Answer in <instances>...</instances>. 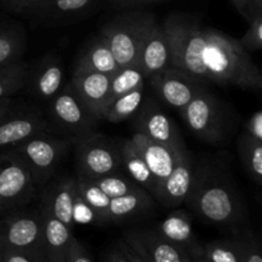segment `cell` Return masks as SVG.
Instances as JSON below:
<instances>
[{
	"instance_id": "obj_1",
	"label": "cell",
	"mask_w": 262,
	"mask_h": 262,
	"mask_svg": "<svg viewBox=\"0 0 262 262\" xmlns=\"http://www.w3.org/2000/svg\"><path fill=\"white\" fill-rule=\"evenodd\" d=\"M163 27L170 42L171 67L206 83L262 89L260 69L239 40L179 13L168 15Z\"/></svg>"
},
{
	"instance_id": "obj_2",
	"label": "cell",
	"mask_w": 262,
	"mask_h": 262,
	"mask_svg": "<svg viewBox=\"0 0 262 262\" xmlns=\"http://www.w3.org/2000/svg\"><path fill=\"white\" fill-rule=\"evenodd\" d=\"M205 222L233 225L242 216V205L232 183L211 171L196 170L187 201Z\"/></svg>"
},
{
	"instance_id": "obj_3",
	"label": "cell",
	"mask_w": 262,
	"mask_h": 262,
	"mask_svg": "<svg viewBox=\"0 0 262 262\" xmlns=\"http://www.w3.org/2000/svg\"><path fill=\"white\" fill-rule=\"evenodd\" d=\"M155 15L138 9H125L115 15L100 31V36L112 50L118 66H135L141 45Z\"/></svg>"
},
{
	"instance_id": "obj_4",
	"label": "cell",
	"mask_w": 262,
	"mask_h": 262,
	"mask_svg": "<svg viewBox=\"0 0 262 262\" xmlns=\"http://www.w3.org/2000/svg\"><path fill=\"white\" fill-rule=\"evenodd\" d=\"M68 142L41 133L12 148L22 158L35 183H45L66 154Z\"/></svg>"
},
{
	"instance_id": "obj_5",
	"label": "cell",
	"mask_w": 262,
	"mask_h": 262,
	"mask_svg": "<svg viewBox=\"0 0 262 262\" xmlns=\"http://www.w3.org/2000/svg\"><path fill=\"white\" fill-rule=\"evenodd\" d=\"M76 159L81 178H100L118 173L122 168L119 147L94 133L78 138Z\"/></svg>"
},
{
	"instance_id": "obj_6",
	"label": "cell",
	"mask_w": 262,
	"mask_h": 262,
	"mask_svg": "<svg viewBox=\"0 0 262 262\" xmlns=\"http://www.w3.org/2000/svg\"><path fill=\"white\" fill-rule=\"evenodd\" d=\"M0 245L46 262L40 211L20 212L0 223Z\"/></svg>"
},
{
	"instance_id": "obj_7",
	"label": "cell",
	"mask_w": 262,
	"mask_h": 262,
	"mask_svg": "<svg viewBox=\"0 0 262 262\" xmlns=\"http://www.w3.org/2000/svg\"><path fill=\"white\" fill-rule=\"evenodd\" d=\"M179 113L188 129L200 140L216 143L223 138L224 114L219 100L209 90L197 94Z\"/></svg>"
},
{
	"instance_id": "obj_8",
	"label": "cell",
	"mask_w": 262,
	"mask_h": 262,
	"mask_svg": "<svg viewBox=\"0 0 262 262\" xmlns=\"http://www.w3.org/2000/svg\"><path fill=\"white\" fill-rule=\"evenodd\" d=\"M33 182L30 170L13 150L0 152V211L22 205L32 196Z\"/></svg>"
},
{
	"instance_id": "obj_9",
	"label": "cell",
	"mask_w": 262,
	"mask_h": 262,
	"mask_svg": "<svg viewBox=\"0 0 262 262\" xmlns=\"http://www.w3.org/2000/svg\"><path fill=\"white\" fill-rule=\"evenodd\" d=\"M50 114L59 127L78 138L92 133L100 122L81 101L71 83L61 87L50 100Z\"/></svg>"
},
{
	"instance_id": "obj_10",
	"label": "cell",
	"mask_w": 262,
	"mask_h": 262,
	"mask_svg": "<svg viewBox=\"0 0 262 262\" xmlns=\"http://www.w3.org/2000/svg\"><path fill=\"white\" fill-rule=\"evenodd\" d=\"M136 132L146 136L151 141L166 146L174 152L186 148L184 141L176 123L166 115L156 100L147 97L135 115Z\"/></svg>"
},
{
	"instance_id": "obj_11",
	"label": "cell",
	"mask_w": 262,
	"mask_h": 262,
	"mask_svg": "<svg viewBox=\"0 0 262 262\" xmlns=\"http://www.w3.org/2000/svg\"><path fill=\"white\" fill-rule=\"evenodd\" d=\"M156 96L169 107L181 112L197 94L207 90V83L170 67L148 78Z\"/></svg>"
},
{
	"instance_id": "obj_12",
	"label": "cell",
	"mask_w": 262,
	"mask_h": 262,
	"mask_svg": "<svg viewBox=\"0 0 262 262\" xmlns=\"http://www.w3.org/2000/svg\"><path fill=\"white\" fill-rule=\"evenodd\" d=\"M123 242L147 262H186L188 253L161 237L155 229H135L124 233Z\"/></svg>"
},
{
	"instance_id": "obj_13",
	"label": "cell",
	"mask_w": 262,
	"mask_h": 262,
	"mask_svg": "<svg viewBox=\"0 0 262 262\" xmlns=\"http://www.w3.org/2000/svg\"><path fill=\"white\" fill-rule=\"evenodd\" d=\"M193 160L187 148L178 151L173 170L164 182L156 201L166 207H178L187 201L194 182Z\"/></svg>"
},
{
	"instance_id": "obj_14",
	"label": "cell",
	"mask_w": 262,
	"mask_h": 262,
	"mask_svg": "<svg viewBox=\"0 0 262 262\" xmlns=\"http://www.w3.org/2000/svg\"><path fill=\"white\" fill-rule=\"evenodd\" d=\"M137 66L146 79L171 67L170 42L163 25H159L156 19L151 23L143 37Z\"/></svg>"
},
{
	"instance_id": "obj_15",
	"label": "cell",
	"mask_w": 262,
	"mask_h": 262,
	"mask_svg": "<svg viewBox=\"0 0 262 262\" xmlns=\"http://www.w3.org/2000/svg\"><path fill=\"white\" fill-rule=\"evenodd\" d=\"M112 76L99 72L77 71L74 69L71 84L81 101L99 120L110 100Z\"/></svg>"
},
{
	"instance_id": "obj_16",
	"label": "cell",
	"mask_w": 262,
	"mask_h": 262,
	"mask_svg": "<svg viewBox=\"0 0 262 262\" xmlns=\"http://www.w3.org/2000/svg\"><path fill=\"white\" fill-rule=\"evenodd\" d=\"M155 230L166 241L186 251L191 258L202 256V246L197 242L192 220L186 211L177 210L170 212L163 222L156 225Z\"/></svg>"
},
{
	"instance_id": "obj_17",
	"label": "cell",
	"mask_w": 262,
	"mask_h": 262,
	"mask_svg": "<svg viewBox=\"0 0 262 262\" xmlns=\"http://www.w3.org/2000/svg\"><path fill=\"white\" fill-rule=\"evenodd\" d=\"M49 132V124L37 114H22L0 120V152L12 150L36 135Z\"/></svg>"
},
{
	"instance_id": "obj_18",
	"label": "cell",
	"mask_w": 262,
	"mask_h": 262,
	"mask_svg": "<svg viewBox=\"0 0 262 262\" xmlns=\"http://www.w3.org/2000/svg\"><path fill=\"white\" fill-rule=\"evenodd\" d=\"M132 141L136 143L141 155H142L143 160L147 164L154 179L158 183L159 193H160V189L163 187L164 182L166 181V178L170 176L171 170H173L177 152H174L173 150H170L166 146L160 145V143L155 142V141H151L150 138H147L146 136L141 135L138 132L133 135ZM158 197H156V200H158Z\"/></svg>"
},
{
	"instance_id": "obj_19",
	"label": "cell",
	"mask_w": 262,
	"mask_h": 262,
	"mask_svg": "<svg viewBox=\"0 0 262 262\" xmlns=\"http://www.w3.org/2000/svg\"><path fill=\"white\" fill-rule=\"evenodd\" d=\"M40 214L46 262H64L74 238L73 230L53 216L45 207L40 210Z\"/></svg>"
},
{
	"instance_id": "obj_20",
	"label": "cell",
	"mask_w": 262,
	"mask_h": 262,
	"mask_svg": "<svg viewBox=\"0 0 262 262\" xmlns=\"http://www.w3.org/2000/svg\"><path fill=\"white\" fill-rule=\"evenodd\" d=\"M78 202V189L76 179H63L48 194L42 204L53 216L60 220L64 225L73 230L76 220V209Z\"/></svg>"
},
{
	"instance_id": "obj_21",
	"label": "cell",
	"mask_w": 262,
	"mask_h": 262,
	"mask_svg": "<svg viewBox=\"0 0 262 262\" xmlns=\"http://www.w3.org/2000/svg\"><path fill=\"white\" fill-rule=\"evenodd\" d=\"M119 151L122 166L129 174V178L141 188L145 189L152 199L156 200L159 193L158 183L154 179L147 164L143 160L140 150L132 141V138L123 141L122 145L119 146Z\"/></svg>"
},
{
	"instance_id": "obj_22",
	"label": "cell",
	"mask_w": 262,
	"mask_h": 262,
	"mask_svg": "<svg viewBox=\"0 0 262 262\" xmlns=\"http://www.w3.org/2000/svg\"><path fill=\"white\" fill-rule=\"evenodd\" d=\"M74 69L99 72L112 76L119 69V66L107 43L99 35L82 48L76 59Z\"/></svg>"
},
{
	"instance_id": "obj_23",
	"label": "cell",
	"mask_w": 262,
	"mask_h": 262,
	"mask_svg": "<svg viewBox=\"0 0 262 262\" xmlns=\"http://www.w3.org/2000/svg\"><path fill=\"white\" fill-rule=\"evenodd\" d=\"M151 207H152V197L145 189L114 197L110 199L106 212V223L125 222L138 216L142 212L148 211Z\"/></svg>"
},
{
	"instance_id": "obj_24",
	"label": "cell",
	"mask_w": 262,
	"mask_h": 262,
	"mask_svg": "<svg viewBox=\"0 0 262 262\" xmlns=\"http://www.w3.org/2000/svg\"><path fill=\"white\" fill-rule=\"evenodd\" d=\"M63 67L58 58H46L41 61L33 77L36 95L50 101L63 87Z\"/></svg>"
},
{
	"instance_id": "obj_25",
	"label": "cell",
	"mask_w": 262,
	"mask_h": 262,
	"mask_svg": "<svg viewBox=\"0 0 262 262\" xmlns=\"http://www.w3.org/2000/svg\"><path fill=\"white\" fill-rule=\"evenodd\" d=\"M145 100V87L133 90L124 95L110 100L102 114V120L110 123H120L135 117Z\"/></svg>"
},
{
	"instance_id": "obj_26",
	"label": "cell",
	"mask_w": 262,
	"mask_h": 262,
	"mask_svg": "<svg viewBox=\"0 0 262 262\" xmlns=\"http://www.w3.org/2000/svg\"><path fill=\"white\" fill-rule=\"evenodd\" d=\"M94 3L95 0H45L32 13L43 19H68L89 10Z\"/></svg>"
},
{
	"instance_id": "obj_27",
	"label": "cell",
	"mask_w": 262,
	"mask_h": 262,
	"mask_svg": "<svg viewBox=\"0 0 262 262\" xmlns=\"http://www.w3.org/2000/svg\"><path fill=\"white\" fill-rule=\"evenodd\" d=\"M76 181L77 189H78V201L83 202L84 206L92 212V215L97 220L106 223V212L110 202L109 197L91 179L79 177Z\"/></svg>"
},
{
	"instance_id": "obj_28",
	"label": "cell",
	"mask_w": 262,
	"mask_h": 262,
	"mask_svg": "<svg viewBox=\"0 0 262 262\" xmlns=\"http://www.w3.org/2000/svg\"><path fill=\"white\" fill-rule=\"evenodd\" d=\"M238 152L246 171L257 184L262 181V141L243 133L238 141Z\"/></svg>"
},
{
	"instance_id": "obj_29",
	"label": "cell",
	"mask_w": 262,
	"mask_h": 262,
	"mask_svg": "<svg viewBox=\"0 0 262 262\" xmlns=\"http://www.w3.org/2000/svg\"><path fill=\"white\" fill-rule=\"evenodd\" d=\"M246 242L215 241L202 246V258L207 262H245Z\"/></svg>"
},
{
	"instance_id": "obj_30",
	"label": "cell",
	"mask_w": 262,
	"mask_h": 262,
	"mask_svg": "<svg viewBox=\"0 0 262 262\" xmlns=\"http://www.w3.org/2000/svg\"><path fill=\"white\" fill-rule=\"evenodd\" d=\"M145 76L137 64L128 67H120L114 74H112L110 82V100L124 95L133 90L145 87ZM109 100V101H110ZM109 104V102H107Z\"/></svg>"
},
{
	"instance_id": "obj_31",
	"label": "cell",
	"mask_w": 262,
	"mask_h": 262,
	"mask_svg": "<svg viewBox=\"0 0 262 262\" xmlns=\"http://www.w3.org/2000/svg\"><path fill=\"white\" fill-rule=\"evenodd\" d=\"M25 51V38L15 28H0V67L19 61Z\"/></svg>"
},
{
	"instance_id": "obj_32",
	"label": "cell",
	"mask_w": 262,
	"mask_h": 262,
	"mask_svg": "<svg viewBox=\"0 0 262 262\" xmlns=\"http://www.w3.org/2000/svg\"><path fill=\"white\" fill-rule=\"evenodd\" d=\"M27 79V67L22 61L0 67V100L19 91Z\"/></svg>"
},
{
	"instance_id": "obj_33",
	"label": "cell",
	"mask_w": 262,
	"mask_h": 262,
	"mask_svg": "<svg viewBox=\"0 0 262 262\" xmlns=\"http://www.w3.org/2000/svg\"><path fill=\"white\" fill-rule=\"evenodd\" d=\"M92 182L106 194L109 199H114V197L123 196V194L132 193V192L140 191L141 188L138 184L130 178H127L120 174H110V176L100 177V178H92Z\"/></svg>"
},
{
	"instance_id": "obj_34",
	"label": "cell",
	"mask_w": 262,
	"mask_h": 262,
	"mask_svg": "<svg viewBox=\"0 0 262 262\" xmlns=\"http://www.w3.org/2000/svg\"><path fill=\"white\" fill-rule=\"evenodd\" d=\"M241 45L248 51L255 53L262 49V13L250 20V27L239 40Z\"/></svg>"
},
{
	"instance_id": "obj_35",
	"label": "cell",
	"mask_w": 262,
	"mask_h": 262,
	"mask_svg": "<svg viewBox=\"0 0 262 262\" xmlns=\"http://www.w3.org/2000/svg\"><path fill=\"white\" fill-rule=\"evenodd\" d=\"M64 262H94L91 256L87 252L86 248L81 245V242L73 238L71 246H69L68 253H67Z\"/></svg>"
},
{
	"instance_id": "obj_36",
	"label": "cell",
	"mask_w": 262,
	"mask_h": 262,
	"mask_svg": "<svg viewBox=\"0 0 262 262\" xmlns=\"http://www.w3.org/2000/svg\"><path fill=\"white\" fill-rule=\"evenodd\" d=\"M7 8L15 13H32L45 0H2Z\"/></svg>"
},
{
	"instance_id": "obj_37",
	"label": "cell",
	"mask_w": 262,
	"mask_h": 262,
	"mask_svg": "<svg viewBox=\"0 0 262 262\" xmlns=\"http://www.w3.org/2000/svg\"><path fill=\"white\" fill-rule=\"evenodd\" d=\"M2 246V245H0ZM2 262H42L28 253L20 252V251L10 250L2 246Z\"/></svg>"
},
{
	"instance_id": "obj_38",
	"label": "cell",
	"mask_w": 262,
	"mask_h": 262,
	"mask_svg": "<svg viewBox=\"0 0 262 262\" xmlns=\"http://www.w3.org/2000/svg\"><path fill=\"white\" fill-rule=\"evenodd\" d=\"M246 133L256 140L262 141V113L260 110L253 113L246 123Z\"/></svg>"
},
{
	"instance_id": "obj_39",
	"label": "cell",
	"mask_w": 262,
	"mask_h": 262,
	"mask_svg": "<svg viewBox=\"0 0 262 262\" xmlns=\"http://www.w3.org/2000/svg\"><path fill=\"white\" fill-rule=\"evenodd\" d=\"M160 2V0H110V5L115 9H136L142 5L152 4V3Z\"/></svg>"
},
{
	"instance_id": "obj_40",
	"label": "cell",
	"mask_w": 262,
	"mask_h": 262,
	"mask_svg": "<svg viewBox=\"0 0 262 262\" xmlns=\"http://www.w3.org/2000/svg\"><path fill=\"white\" fill-rule=\"evenodd\" d=\"M262 13V0H245L242 17L247 22L252 20L257 14Z\"/></svg>"
},
{
	"instance_id": "obj_41",
	"label": "cell",
	"mask_w": 262,
	"mask_h": 262,
	"mask_svg": "<svg viewBox=\"0 0 262 262\" xmlns=\"http://www.w3.org/2000/svg\"><path fill=\"white\" fill-rule=\"evenodd\" d=\"M245 262H262L260 248L255 241L246 242V255Z\"/></svg>"
},
{
	"instance_id": "obj_42",
	"label": "cell",
	"mask_w": 262,
	"mask_h": 262,
	"mask_svg": "<svg viewBox=\"0 0 262 262\" xmlns=\"http://www.w3.org/2000/svg\"><path fill=\"white\" fill-rule=\"evenodd\" d=\"M118 247H119L120 250H122L123 252H124V255L127 256V257L129 258V260L132 261V262H147V261L143 260V258L141 257V256L138 255V253H136L135 251H133L132 248H130L129 246L127 245V243L123 242V241H120V242L118 243Z\"/></svg>"
},
{
	"instance_id": "obj_43",
	"label": "cell",
	"mask_w": 262,
	"mask_h": 262,
	"mask_svg": "<svg viewBox=\"0 0 262 262\" xmlns=\"http://www.w3.org/2000/svg\"><path fill=\"white\" fill-rule=\"evenodd\" d=\"M106 261L107 262H132L127 257V256L124 255V252L118 247V245L114 250L110 251L109 255H107Z\"/></svg>"
},
{
	"instance_id": "obj_44",
	"label": "cell",
	"mask_w": 262,
	"mask_h": 262,
	"mask_svg": "<svg viewBox=\"0 0 262 262\" xmlns=\"http://www.w3.org/2000/svg\"><path fill=\"white\" fill-rule=\"evenodd\" d=\"M12 104L13 101L10 97H5V99L0 100V120L4 119L8 114H10Z\"/></svg>"
},
{
	"instance_id": "obj_45",
	"label": "cell",
	"mask_w": 262,
	"mask_h": 262,
	"mask_svg": "<svg viewBox=\"0 0 262 262\" xmlns=\"http://www.w3.org/2000/svg\"><path fill=\"white\" fill-rule=\"evenodd\" d=\"M230 2H232V4L234 5L235 9L238 10V13H239V14L242 15L243 7H245V0H230Z\"/></svg>"
},
{
	"instance_id": "obj_46",
	"label": "cell",
	"mask_w": 262,
	"mask_h": 262,
	"mask_svg": "<svg viewBox=\"0 0 262 262\" xmlns=\"http://www.w3.org/2000/svg\"><path fill=\"white\" fill-rule=\"evenodd\" d=\"M192 260H193V262H207L206 260H205V258H202V257H199V258H192Z\"/></svg>"
},
{
	"instance_id": "obj_47",
	"label": "cell",
	"mask_w": 262,
	"mask_h": 262,
	"mask_svg": "<svg viewBox=\"0 0 262 262\" xmlns=\"http://www.w3.org/2000/svg\"><path fill=\"white\" fill-rule=\"evenodd\" d=\"M0 262H2V246H0Z\"/></svg>"
},
{
	"instance_id": "obj_48",
	"label": "cell",
	"mask_w": 262,
	"mask_h": 262,
	"mask_svg": "<svg viewBox=\"0 0 262 262\" xmlns=\"http://www.w3.org/2000/svg\"><path fill=\"white\" fill-rule=\"evenodd\" d=\"M186 262H193V260H192V258H191V257H189V258H188V260H187Z\"/></svg>"
}]
</instances>
